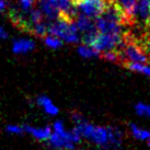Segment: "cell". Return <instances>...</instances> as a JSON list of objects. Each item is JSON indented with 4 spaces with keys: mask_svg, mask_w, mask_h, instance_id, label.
<instances>
[{
    "mask_svg": "<svg viewBox=\"0 0 150 150\" xmlns=\"http://www.w3.org/2000/svg\"><path fill=\"white\" fill-rule=\"evenodd\" d=\"M81 137L87 138L96 145L104 149L118 148L123 142V134L117 127L113 126H96L84 122L75 127Z\"/></svg>",
    "mask_w": 150,
    "mask_h": 150,
    "instance_id": "6da1fadb",
    "label": "cell"
},
{
    "mask_svg": "<svg viewBox=\"0 0 150 150\" xmlns=\"http://www.w3.org/2000/svg\"><path fill=\"white\" fill-rule=\"evenodd\" d=\"M48 34L55 35L62 41L76 44L80 41V34L75 20L58 18L57 20L48 23Z\"/></svg>",
    "mask_w": 150,
    "mask_h": 150,
    "instance_id": "7a4b0ae2",
    "label": "cell"
},
{
    "mask_svg": "<svg viewBox=\"0 0 150 150\" xmlns=\"http://www.w3.org/2000/svg\"><path fill=\"white\" fill-rule=\"evenodd\" d=\"M124 34L100 33L99 32L93 43L91 44V47L98 50L100 55L105 52H110V50H117L123 42Z\"/></svg>",
    "mask_w": 150,
    "mask_h": 150,
    "instance_id": "3957f363",
    "label": "cell"
},
{
    "mask_svg": "<svg viewBox=\"0 0 150 150\" xmlns=\"http://www.w3.org/2000/svg\"><path fill=\"white\" fill-rule=\"evenodd\" d=\"M77 13L96 19L103 12L106 0H72Z\"/></svg>",
    "mask_w": 150,
    "mask_h": 150,
    "instance_id": "277c9868",
    "label": "cell"
},
{
    "mask_svg": "<svg viewBox=\"0 0 150 150\" xmlns=\"http://www.w3.org/2000/svg\"><path fill=\"white\" fill-rule=\"evenodd\" d=\"M50 147L57 150H75L76 145L70 142L68 138V130H65L62 134L52 132L50 138L47 139Z\"/></svg>",
    "mask_w": 150,
    "mask_h": 150,
    "instance_id": "5b68a950",
    "label": "cell"
},
{
    "mask_svg": "<svg viewBox=\"0 0 150 150\" xmlns=\"http://www.w3.org/2000/svg\"><path fill=\"white\" fill-rule=\"evenodd\" d=\"M50 2L54 4V7L59 12V18L68 19V20H75L77 16L72 0H50Z\"/></svg>",
    "mask_w": 150,
    "mask_h": 150,
    "instance_id": "8992f818",
    "label": "cell"
},
{
    "mask_svg": "<svg viewBox=\"0 0 150 150\" xmlns=\"http://www.w3.org/2000/svg\"><path fill=\"white\" fill-rule=\"evenodd\" d=\"M150 11V2L148 0H137L136 2V8L134 13V19H135V24H146V20L148 18Z\"/></svg>",
    "mask_w": 150,
    "mask_h": 150,
    "instance_id": "52a82bcc",
    "label": "cell"
},
{
    "mask_svg": "<svg viewBox=\"0 0 150 150\" xmlns=\"http://www.w3.org/2000/svg\"><path fill=\"white\" fill-rule=\"evenodd\" d=\"M38 10L47 21H55L59 18L58 10L55 8L50 0H38Z\"/></svg>",
    "mask_w": 150,
    "mask_h": 150,
    "instance_id": "ba28073f",
    "label": "cell"
},
{
    "mask_svg": "<svg viewBox=\"0 0 150 150\" xmlns=\"http://www.w3.org/2000/svg\"><path fill=\"white\" fill-rule=\"evenodd\" d=\"M35 48V43L31 38H18L12 43V52L16 55H25Z\"/></svg>",
    "mask_w": 150,
    "mask_h": 150,
    "instance_id": "9c48e42d",
    "label": "cell"
},
{
    "mask_svg": "<svg viewBox=\"0 0 150 150\" xmlns=\"http://www.w3.org/2000/svg\"><path fill=\"white\" fill-rule=\"evenodd\" d=\"M24 132L26 134H30L33 138L40 142H46L50 138L52 134V127L50 126H45V127H33L31 125H23Z\"/></svg>",
    "mask_w": 150,
    "mask_h": 150,
    "instance_id": "30bf717a",
    "label": "cell"
},
{
    "mask_svg": "<svg viewBox=\"0 0 150 150\" xmlns=\"http://www.w3.org/2000/svg\"><path fill=\"white\" fill-rule=\"evenodd\" d=\"M36 104L42 108L46 114H48L50 116H55V115H57L59 112L58 108L54 104V102L50 100L48 96H44V94L38 96V99H36Z\"/></svg>",
    "mask_w": 150,
    "mask_h": 150,
    "instance_id": "8fae6325",
    "label": "cell"
},
{
    "mask_svg": "<svg viewBox=\"0 0 150 150\" xmlns=\"http://www.w3.org/2000/svg\"><path fill=\"white\" fill-rule=\"evenodd\" d=\"M118 4H121L123 9L125 10L127 16L129 17L130 21L135 24V19H134V13H135V8H136V2L137 0H115Z\"/></svg>",
    "mask_w": 150,
    "mask_h": 150,
    "instance_id": "7c38bea8",
    "label": "cell"
},
{
    "mask_svg": "<svg viewBox=\"0 0 150 150\" xmlns=\"http://www.w3.org/2000/svg\"><path fill=\"white\" fill-rule=\"evenodd\" d=\"M129 128H130V132L133 134V136L136 138V139H138V140H147L148 138H150L149 130L140 128V127H138L136 124L129 123Z\"/></svg>",
    "mask_w": 150,
    "mask_h": 150,
    "instance_id": "4fadbf2b",
    "label": "cell"
},
{
    "mask_svg": "<svg viewBox=\"0 0 150 150\" xmlns=\"http://www.w3.org/2000/svg\"><path fill=\"white\" fill-rule=\"evenodd\" d=\"M78 53L81 57L84 58H92V57H100V53L96 50L93 47L89 45H80L78 47Z\"/></svg>",
    "mask_w": 150,
    "mask_h": 150,
    "instance_id": "5bb4252c",
    "label": "cell"
},
{
    "mask_svg": "<svg viewBox=\"0 0 150 150\" xmlns=\"http://www.w3.org/2000/svg\"><path fill=\"white\" fill-rule=\"evenodd\" d=\"M123 66H125L126 68H128L133 71H137L140 74H144L146 76L150 77V66H146L142 63H126Z\"/></svg>",
    "mask_w": 150,
    "mask_h": 150,
    "instance_id": "9a60e30c",
    "label": "cell"
},
{
    "mask_svg": "<svg viewBox=\"0 0 150 150\" xmlns=\"http://www.w3.org/2000/svg\"><path fill=\"white\" fill-rule=\"evenodd\" d=\"M44 44L47 47H50V48L57 50V48L63 46V41L59 38H57V36H55V35L47 34V35L44 36Z\"/></svg>",
    "mask_w": 150,
    "mask_h": 150,
    "instance_id": "2e32d148",
    "label": "cell"
},
{
    "mask_svg": "<svg viewBox=\"0 0 150 150\" xmlns=\"http://www.w3.org/2000/svg\"><path fill=\"white\" fill-rule=\"evenodd\" d=\"M135 111L139 116L148 117L150 118V105L145 104V103H137L135 105Z\"/></svg>",
    "mask_w": 150,
    "mask_h": 150,
    "instance_id": "e0dca14e",
    "label": "cell"
},
{
    "mask_svg": "<svg viewBox=\"0 0 150 150\" xmlns=\"http://www.w3.org/2000/svg\"><path fill=\"white\" fill-rule=\"evenodd\" d=\"M6 132L10 135H23L25 133L23 125H16V124H11L6 127Z\"/></svg>",
    "mask_w": 150,
    "mask_h": 150,
    "instance_id": "ac0fdd59",
    "label": "cell"
},
{
    "mask_svg": "<svg viewBox=\"0 0 150 150\" xmlns=\"http://www.w3.org/2000/svg\"><path fill=\"white\" fill-rule=\"evenodd\" d=\"M19 1H20V6L23 12H29L34 7V4L38 2V0H19Z\"/></svg>",
    "mask_w": 150,
    "mask_h": 150,
    "instance_id": "d6986e66",
    "label": "cell"
},
{
    "mask_svg": "<svg viewBox=\"0 0 150 150\" xmlns=\"http://www.w3.org/2000/svg\"><path fill=\"white\" fill-rule=\"evenodd\" d=\"M71 120L72 122L75 123V124H81V123H84V122H87V120L84 118V116L81 114L80 112H77V111H74V112H71Z\"/></svg>",
    "mask_w": 150,
    "mask_h": 150,
    "instance_id": "ffe728a7",
    "label": "cell"
},
{
    "mask_svg": "<svg viewBox=\"0 0 150 150\" xmlns=\"http://www.w3.org/2000/svg\"><path fill=\"white\" fill-rule=\"evenodd\" d=\"M66 129H65V126H64L63 122L62 121H56L53 125V132L57 134H62L64 133Z\"/></svg>",
    "mask_w": 150,
    "mask_h": 150,
    "instance_id": "44dd1931",
    "label": "cell"
},
{
    "mask_svg": "<svg viewBox=\"0 0 150 150\" xmlns=\"http://www.w3.org/2000/svg\"><path fill=\"white\" fill-rule=\"evenodd\" d=\"M7 38H8V32L4 30V28H2L0 25V38L1 40H6Z\"/></svg>",
    "mask_w": 150,
    "mask_h": 150,
    "instance_id": "7402d4cb",
    "label": "cell"
},
{
    "mask_svg": "<svg viewBox=\"0 0 150 150\" xmlns=\"http://www.w3.org/2000/svg\"><path fill=\"white\" fill-rule=\"evenodd\" d=\"M6 9H7V1L0 0V11H4Z\"/></svg>",
    "mask_w": 150,
    "mask_h": 150,
    "instance_id": "603a6c76",
    "label": "cell"
},
{
    "mask_svg": "<svg viewBox=\"0 0 150 150\" xmlns=\"http://www.w3.org/2000/svg\"><path fill=\"white\" fill-rule=\"evenodd\" d=\"M145 28H147V29H150V11H149V14H148V18H147V20H146Z\"/></svg>",
    "mask_w": 150,
    "mask_h": 150,
    "instance_id": "cb8c5ba5",
    "label": "cell"
},
{
    "mask_svg": "<svg viewBox=\"0 0 150 150\" xmlns=\"http://www.w3.org/2000/svg\"><path fill=\"white\" fill-rule=\"evenodd\" d=\"M147 140H148V146L150 147V138H148V139H147Z\"/></svg>",
    "mask_w": 150,
    "mask_h": 150,
    "instance_id": "d4e9b609",
    "label": "cell"
},
{
    "mask_svg": "<svg viewBox=\"0 0 150 150\" xmlns=\"http://www.w3.org/2000/svg\"><path fill=\"white\" fill-rule=\"evenodd\" d=\"M148 1H149V2H150V0H148Z\"/></svg>",
    "mask_w": 150,
    "mask_h": 150,
    "instance_id": "484cf974",
    "label": "cell"
}]
</instances>
